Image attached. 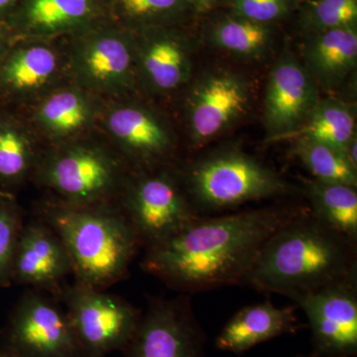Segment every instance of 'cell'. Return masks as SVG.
I'll return each mask as SVG.
<instances>
[{"mask_svg":"<svg viewBox=\"0 0 357 357\" xmlns=\"http://www.w3.org/2000/svg\"><path fill=\"white\" fill-rule=\"evenodd\" d=\"M185 3V0H116L121 15L140 23L174 17L184 9Z\"/></svg>","mask_w":357,"mask_h":357,"instance_id":"cell-29","label":"cell"},{"mask_svg":"<svg viewBox=\"0 0 357 357\" xmlns=\"http://www.w3.org/2000/svg\"><path fill=\"white\" fill-rule=\"evenodd\" d=\"M58 300L65 303L84 357H105L123 351L142 314L122 298L77 282L63 288Z\"/></svg>","mask_w":357,"mask_h":357,"instance_id":"cell-5","label":"cell"},{"mask_svg":"<svg viewBox=\"0 0 357 357\" xmlns=\"http://www.w3.org/2000/svg\"><path fill=\"white\" fill-rule=\"evenodd\" d=\"M123 215L140 244L149 248L199 217L171 176H144L128 188Z\"/></svg>","mask_w":357,"mask_h":357,"instance_id":"cell-8","label":"cell"},{"mask_svg":"<svg viewBox=\"0 0 357 357\" xmlns=\"http://www.w3.org/2000/svg\"><path fill=\"white\" fill-rule=\"evenodd\" d=\"M42 183L73 206L102 204L117 182L116 163L96 148L75 146L52 155L40 170Z\"/></svg>","mask_w":357,"mask_h":357,"instance_id":"cell-11","label":"cell"},{"mask_svg":"<svg viewBox=\"0 0 357 357\" xmlns=\"http://www.w3.org/2000/svg\"><path fill=\"white\" fill-rule=\"evenodd\" d=\"M319 86L293 54L285 53L270 72L263 119L269 141H281L302 126L319 102Z\"/></svg>","mask_w":357,"mask_h":357,"instance_id":"cell-12","label":"cell"},{"mask_svg":"<svg viewBox=\"0 0 357 357\" xmlns=\"http://www.w3.org/2000/svg\"><path fill=\"white\" fill-rule=\"evenodd\" d=\"M307 211L309 206H271L199 217L146 248L143 270L182 292L246 283L270 237Z\"/></svg>","mask_w":357,"mask_h":357,"instance_id":"cell-1","label":"cell"},{"mask_svg":"<svg viewBox=\"0 0 357 357\" xmlns=\"http://www.w3.org/2000/svg\"><path fill=\"white\" fill-rule=\"evenodd\" d=\"M251 96L250 84L238 73L218 69L204 75L188 100L192 143L203 146L231 128L248 112Z\"/></svg>","mask_w":357,"mask_h":357,"instance_id":"cell-9","label":"cell"},{"mask_svg":"<svg viewBox=\"0 0 357 357\" xmlns=\"http://www.w3.org/2000/svg\"><path fill=\"white\" fill-rule=\"evenodd\" d=\"M32 152L22 135L0 128V180L14 182L24 177L31 166Z\"/></svg>","mask_w":357,"mask_h":357,"instance_id":"cell-27","label":"cell"},{"mask_svg":"<svg viewBox=\"0 0 357 357\" xmlns=\"http://www.w3.org/2000/svg\"><path fill=\"white\" fill-rule=\"evenodd\" d=\"M188 185L197 206L208 211L229 210L293 192L272 169L236 150L213 154L195 164Z\"/></svg>","mask_w":357,"mask_h":357,"instance_id":"cell-4","label":"cell"},{"mask_svg":"<svg viewBox=\"0 0 357 357\" xmlns=\"http://www.w3.org/2000/svg\"><path fill=\"white\" fill-rule=\"evenodd\" d=\"M39 121L45 128L56 134L75 132L83 128L89 117L88 102L75 91H59L40 107Z\"/></svg>","mask_w":357,"mask_h":357,"instance_id":"cell-25","label":"cell"},{"mask_svg":"<svg viewBox=\"0 0 357 357\" xmlns=\"http://www.w3.org/2000/svg\"><path fill=\"white\" fill-rule=\"evenodd\" d=\"M302 326L295 307H279L265 301L236 312L218 335L215 347L222 351L243 354L272 338L297 333Z\"/></svg>","mask_w":357,"mask_h":357,"instance_id":"cell-15","label":"cell"},{"mask_svg":"<svg viewBox=\"0 0 357 357\" xmlns=\"http://www.w3.org/2000/svg\"><path fill=\"white\" fill-rule=\"evenodd\" d=\"M274 35L270 24L231 16L222 18L210 31L211 43L230 55L248 60L264 57L273 43Z\"/></svg>","mask_w":357,"mask_h":357,"instance_id":"cell-22","label":"cell"},{"mask_svg":"<svg viewBox=\"0 0 357 357\" xmlns=\"http://www.w3.org/2000/svg\"><path fill=\"white\" fill-rule=\"evenodd\" d=\"M215 1H217V0H185V2H189V3L192 4V6L199 7V8H204V7L210 6Z\"/></svg>","mask_w":357,"mask_h":357,"instance_id":"cell-32","label":"cell"},{"mask_svg":"<svg viewBox=\"0 0 357 357\" xmlns=\"http://www.w3.org/2000/svg\"><path fill=\"white\" fill-rule=\"evenodd\" d=\"M4 37V28L0 25V45L2 43V40H3Z\"/></svg>","mask_w":357,"mask_h":357,"instance_id":"cell-34","label":"cell"},{"mask_svg":"<svg viewBox=\"0 0 357 357\" xmlns=\"http://www.w3.org/2000/svg\"><path fill=\"white\" fill-rule=\"evenodd\" d=\"M109 128L129 153L144 162L163 158L170 150V135L153 114L139 107L115 109L109 117Z\"/></svg>","mask_w":357,"mask_h":357,"instance_id":"cell-18","label":"cell"},{"mask_svg":"<svg viewBox=\"0 0 357 357\" xmlns=\"http://www.w3.org/2000/svg\"><path fill=\"white\" fill-rule=\"evenodd\" d=\"M292 0H230L234 15L270 24L287 15Z\"/></svg>","mask_w":357,"mask_h":357,"instance_id":"cell-30","label":"cell"},{"mask_svg":"<svg viewBox=\"0 0 357 357\" xmlns=\"http://www.w3.org/2000/svg\"><path fill=\"white\" fill-rule=\"evenodd\" d=\"M354 137L356 117L351 107L340 100L328 98L319 100L302 126L286 135L283 140L307 138L330 145L345 153Z\"/></svg>","mask_w":357,"mask_h":357,"instance_id":"cell-21","label":"cell"},{"mask_svg":"<svg viewBox=\"0 0 357 357\" xmlns=\"http://www.w3.org/2000/svg\"><path fill=\"white\" fill-rule=\"evenodd\" d=\"M306 314L314 354L321 357L357 354L356 277L296 300Z\"/></svg>","mask_w":357,"mask_h":357,"instance_id":"cell-10","label":"cell"},{"mask_svg":"<svg viewBox=\"0 0 357 357\" xmlns=\"http://www.w3.org/2000/svg\"><path fill=\"white\" fill-rule=\"evenodd\" d=\"M69 274V253L53 229L40 220L23 225L14 255L13 283L32 286L59 299Z\"/></svg>","mask_w":357,"mask_h":357,"instance_id":"cell-13","label":"cell"},{"mask_svg":"<svg viewBox=\"0 0 357 357\" xmlns=\"http://www.w3.org/2000/svg\"><path fill=\"white\" fill-rule=\"evenodd\" d=\"M140 63L147 81L158 91L177 89L191 76V56L187 45L169 33L149 36L141 48Z\"/></svg>","mask_w":357,"mask_h":357,"instance_id":"cell-19","label":"cell"},{"mask_svg":"<svg viewBox=\"0 0 357 357\" xmlns=\"http://www.w3.org/2000/svg\"><path fill=\"white\" fill-rule=\"evenodd\" d=\"M40 220L61 239L77 283L96 289L121 281L140 245L128 218L105 204L47 206Z\"/></svg>","mask_w":357,"mask_h":357,"instance_id":"cell-3","label":"cell"},{"mask_svg":"<svg viewBox=\"0 0 357 357\" xmlns=\"http://www.w3.org/2000/svg\"><path fill=\"white\" fill-rule=\"evenodd\" d=\"M98 0H21L15 23L33 35L83 29L98 16Z\"/></svg>","mask_w":357,"mask_h":357,"instance_id":"cell-17","label":"cell"},{"mask_svg":"<svg viewBox=\"0 0 357 357\" xmlns=\"http://www.w3.org/2000/svg\"><path fill=\"white\" fill-rule=\"evenodd\" d=\"M0 357H22L20 354H15L10 349H6V347L0 345Z\"/></svg>","mask_w":357,"mask_h":357,"instance_id":"cell-33","label":"cell"},{"mask_svg":"<svg viewBox=\"0 0 357 357\" xmlns=\"http://www.w3.org/2000/svg\"><path fill=\"white\" fill-rule=\"evenodd\" d=\"M312 215L331 229L356 243L357 192L352 185L314 178L306 184Z\"/></svg>","mask_w":357,"mask_h":357,"instance_id":"cell-20","label":"cell"},{"mask_svg":"<svg viewBox=\"0 0 357 357\" xmlns=\"http://www.w3.org/2000/svg\"><path fill=\"white\" fill-rule=\"evenodd\" d=\"M189 299H158L141 314L126 357H204L206 335Z\"/></svg>","mask_w":357,"mask_h":357,"instance_id":"cell-7","label":"cell"},{"mask_svg":"<svg viewBox=\"0 0 357 357\" xmlns=\"http://www.w3.org/2000/svg\"><path fill=\"white\" fill-rule=\"evenodd\" d=\"M299 357H321V356H318V354H311V356H299Z\"/></svg>","mask_w":357,"mask_h":357,"instance_id":"cell-35","label":"cell"},{"mask_svg":"<svg viewBox=\"0 0 357 357\" xmlns=\"http://www.w3.org/2000/svg\"><path fill=\"white\" fill-rule=\"evenodd\" d=\"M356 64V26L312 33L305 44L304 65L319 86L340 88Z\"/></svg>","mask_w":357,"mask_h":357,"instance_id":"cell-16","label":"cell"},{"mask_svg":"<svg viewBox=\"0 0 357 357\" xmlns=\"http://www.w3.org/2000/svg\"><path fill=\"white\" fill-rule=\"evenodd\" d=\"M294 141V154L314 178L356 188L357 168L352 166L344 152L307 138H298Z\"/></svg>","mask_w":357,"mask_h":357,"instance_id":"cell-23","label":"cell"},{"mask_svg":"<svg viewBox=\"0 0 357 357\" xmlns=\"http://www.w3.org/2000/svg\"><path fill=\"white\" fill-rule=\"evenodd\" d=\"M17 3V0H0V16L10 13L11 9Z\"/></svg>","mask_w":357,"mask_h":357,"instance_id":"cell-31","label":"cell"},{"mask_svg":"<svg viewBox=\"0 0 357 357\" xmlns=\"http://www.w3.org/2000/svg\"><path fill=\"white\" fill-rule=\"evenodd\" d=\"M133 48L128 37L114 30H96L77 45L75 70L89 88L121 91L130 84Z\"/></svg>","mask_w":357,"mask_h":357,"instance_id":"cell-14","label":"cell"},{"mask_svg":"<svg viewBox=\"0 0 357 357\" xmlns=\"http://www.w3.org/2000/svg\"><path fill=\"white\" fill-rule=\"evenodd\" d=\"M57 67L55 52L44 45H32L16 51L7 61L3 79L16 91H31L46 84Z\"/></svg>","mask_w":357,"mask_h":357,"instance_id":"cell-24","label":"cell"},{"mask_svg":"<svg viewBox=\"0 0 357 357\" xmlns=\"http://www.w3.org/2000/svg\"><path fill=\"white\" fill-rule=\"evenodd\" d=\"M24 223L17 208L0 203V287L13 284L14 255Z\"/></svg>","mask_w":357,"mask_h":357,"instance_id":"cell-28","label":"cell"},{"mask_svg":"<svg viewBox=\"0 0 357 357\" xmlns=\"http://www.w3.org/2000/svg\"><path fill=\"white\" fill-rule=\"evenodd\" d=\"M58 301L27 291L11 312L0 345L22 357H84Z\"/></svg>","mask_w":357,"mask_h":357,"instance_id":"cell-6","label":"cell"},{"mask_svg":"<svg viewBox=\"0 0 357 357\" xmlns=\"http://www.w3.org/2000/svg\"><path fill=\"white\" fill-rule=\"evenodd\" d=\"M357 0H314L307 7L304 24L312 33L356 26Z\"/></svg>","mask_w":357,"mask_h":357,"instance_id":"cell-26","label":"cell"},{"mask_svg":"<svg viewBox=\"0 0 357 357\" xmlns=\"http://www.w3.org/2000/svg\"><path fill=\"white\" fill-rule=\"evenodd\" d=\"M356 244L307 211L270 237L245 284L295 302L356 277Z\"/></svg>","mask_w":357,"mask_h":357,"instance_id":"cell-2","label":"cell"}]
</instances>
